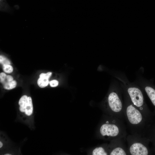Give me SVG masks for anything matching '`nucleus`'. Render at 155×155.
<instances>
[{
	"instance_id": "obj_7",
	"label": "nucleus",
	"mask_w": 155,
	"mask_h": 155,
	"mask_svg": "<svg viewBox=\"0 0 155 155\" xmlns=\"http://www.w3.org/2000/svg\"><path fill=\"white\" fill-rule=\"evenodd\" d=\"M20 111L27 117L33 114V106L32 98L26 95L22 96L18 102Z\"/></svg>"
},
{
	"instance_id": "obj_15",
	"label": "nucleus",
	"mask_w": 155,
	"mask_h": 155,
	"mask_svg": "<svg viewBox=\"0 0 155 155\" xmlns=\"http://www.w3.org/2000/svg\"><path fill=\"white\" fill-rule=\"evenodd\" d=\"M4 155H11V154H10L7 153V154H5Z\"/></svg>"
},
{
	"instance_id": "obj_2",
	"label": "nucleus",
	"mask_w": 155,
	"mask_h": 155,
	"mask_svg": "<svg viewBox=\"0 0 155 155\" xmlns=\"http://www.w3.org/2000/svg\"><path fill=\"white\" fill-rule=\"evenodd\" d=\"M123 92L129 98L132 104L147 118L148 110L141 88L135 82H130L125 75L120 71L115 73Z\"/></svg>"
},
{
	"instance_id": "obj_14",
	"label": "nucleus",
	"mask_w": 155,
	"mask_h": 155,
	"mask_svg": "<svg viewBox=\"0 0 155 155\" xmlns=\"http://www.w3.org/2000/svg\"><path fill=\"white\" fill-rule=\"evenodd\" d=\"M3 146V142L1 141H0V148H1Z\"/></svg>"
},
{
	"instance_id": "obj_1",
	"label": "nucleus",
	"mask_w": 155,
	"mask_h": 155,
	"mask_svg": "<svg viewBox=\"0 0 155 155\" xmlns=\"http://www.w3.org/2000/svg\"><path fill=\"white\" fill-rule=\"evenodd\" d=\"M124 106L123 115L131 134L145 137L147 130L146 123L147 118L130 101L123 92Z\"/></svg>"
},
{
	"instance_id": "obj_12",
	"label": "nucleus",
	"mask_w": 155,
	"mask_h": 155,
	"mask_svg": "<svg viewBox=\"0 0 155 155\" xmlns=\"http://www.w3.org/2000/svg\"><path fill=\"white\" fill-rule=\"evenodd\" d=\"M3 69L5 73H12L13 70V67L10 65L3 66Z\"/></svg>"
},
{
	"instance_id": "obj_10",
	"label": "nucleus",
	"mask_w": 155,
	"mask_h": 155,
	"mask_svg": "<svg viewBox=\"0 0 155 155\" xmlns=\"http://www.w3.org/2000/svg\"><path fill=\"white\" fill-rule=\"evenodd\" d=\"M17 85V83L16 81H13L7 83L4 85L3 86L5 89L10 90L13 89L16 87Z\"/></svg>"
},
{
	"instance_id": "obj_3",
	"label": "nucleus",
	"mask_w": 155,
	"mask_h": 155,
	"mask_svg": "<svg viewBox=\"0 0 155 155\" xmlns=\"http://www.w3.org/2000/svg\"><path fill=\"white\" fill-rule=\"evenodd\" d=\"M123 96V90L121 85L119 82H116L107 96L105 104L113 116L123 120L124 104Z\"/></svg>"
},
{
	"instance_id": "obj_5",
	"label": "nucleus",
	"mask_w": 155,
	"mask_h": 155,
	"mask_svg": "<svg viewBox=\"0 0 155 155\" xmlns=\"http://www.w3.org/2000/svg\"><path fill=\"white\" fill-rule=\"evenodd\" d=\"M147 138L136 134H131L126 137L127 153L129 155H148Z\"/></svg>"
},
{
	"instance_id": "obj_13",
	"label": "nucleus",
	"mask_w": 155,
	"mask_h": 155,
	"mask_svg": "<svg viewBox=\"0 0 155 155\" xmlns=\"http://www.w3.org/2000/svg\"><path fill=\"white\" fill-rule=\"evenodd\" d=\"M58 82L56 80H53L49 82L51 86L53 87L57 86L58 85Z\"/></svg>"
},
{
	"instance_id": "obj_8",
	"label": "nucleus",
	"mask_w": 155,
	"mask_h": 155,
	"mask_svg": "<svg viewBox=\"0 0 155 155\" xmlns=\"http://www.w3.org/2000/svg\"><path fill=\"white\" fill-rule=\"evenodd\" d=\"M52 74V73L50 72L40 74L37 81V84L41 88H44L47 86L49 83V79Z\"/></svg>"
},
{
	"instance_id": "obj_4",
	"label": "nucleus",
	"mask_w": 155,
	"mask_h": 155,
	"mask_svg": "<svg viewBox=\"0 0 155 155\" xmlns=\"http://www.w3.org/2000/svg\"><path fill=\"white\" fill-rule=\"evenodd\" d=\"M100 135L103 137L113 139L119 137H126V128L123 120L112 116L107 119L101 126Z\"/></svg>"
},
{
	"instance_id": "obj_9",
	"label": "nucleus",
	"mask_w": 155,
	"mask_h": 155,
	"mask_svg": "<svg viewBox=\"0 0 155 155\" xmlns=\"http://www.w3.org/2000/svg\"><path fill=\"white\" fill-rule=\"evenodd\" d=\"M93 155H107L108 154L105 149L102 147H97L94 149L92 152Z\"/></svg>"
},
{
	"instance_id": "obj_11",
	"label": "nucleus",
	"mask_w": 155,
	"mask_h": 155,
	"mask_svg": "<svg viewBox=\"0 0 155 155\" xmlns=\"http://www.w3.org/2000/svg\"><path fill=\"white\" fill-rule=\"evenodd\" d=\"M0 62L3 66L10 64V62L9 60L2 55L0 56Z\"/></svg>"
},
{
	"instance_id": "obj_6",
	"label": "nucleus",
	"mask_w": 155,
	"mask_h": 155,
	"mask_svg": "<svg viewBox=\"0 0 155 155\" xmlns=\"http://www.w3.org/2000/svg\"><path fill=\"white\" fill-rule=\"evenodd\" d=\"M126 137H119L113 139L111 144L110 155H127V147L125 142Z\"/></svg>"
}]
</instances>
